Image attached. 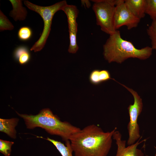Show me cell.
<instances>
[{
	"instance_id": "1",
	"label": "cell",
	"mask_w": 156,
	"mask_h": 156,
	"mask_svg": "<svg viewBox=\"0 0 156 156\" xmlns=\"http://www.w3.org/2000/svg\"><path fill=\"white\" fill-rule=\"evenodd\" d=\"M117 128L105 132L98 126L88 125L73 135L69 141L75 156H107Z\"/></svg>"
},
{
	"instance_id": "2",
	"label": "cell",
	"mask_w": 156,
	"mask_h": 156,
	"mask_svg": "<svg viewBox=\"0 0 156 156\" xmlns=\"http://www.w3.org/2000/svg\"><path fill=\"white\" fill-rule=\"evenodd\" d=\"M103 48L104 57L109 63L120 64L131 58L146 60L152 55L153 50L149 46L136 48L131 42L122 38L118 30L109 35Z\"/></svg>"
},
{
	"instance_id": "3",
	"label": "cell",
	"mask_w": 156,
	"mask_h": 156,
	"mask_svg": "<svg viewBox=\"0 0 156 156\" xmlns=\"http://www.w3.org/2000/svg\"><path fill=\"white\" fill-rule=\"evenodd\" d=\"M16 112L23 119L27 128L41 127L51 135L60 136L65 142L69 140L73 135L81 129L68 122L62 121L49 108L42 109L36 115L21 114Z\"/></svg>"
},
{
	"instance_id": "4",
	"label": "cell",
	"mask_w": 156,
	"mask_h": 156,
	"mask_svg": "<svg viewBox=\"0 0 156 156\" xmlns=\"http://www.w3.org/2000/svg\"><path fill=\"white\" fill-rule=\"evenodd\" d=\"M24 3L29 9L38 14L43 21L44 28L40 36L30 49L31 51L37 52L41 51L44 46L51 31L52 19L55 14L58 11L62 10L68 4L65 0L47 6L38 5L27 0H25Z\"/></svg>"
},
{
	"instance_id": "5",
	"label": "cell",
	"mask_w": 156,
	"mask_h": 156,
	"mask_svg": "<svg viewBox=\"0 0 156 156\" xmlns=\"http://www.w3.org/2000/svg\"><path fill=\"white\" fill-rule=\"evenodd\" d=\"M121 0H92V9L96 18V24L102 31L111 35L116 31L114 26L115 6Z\"/></svg>"
},
{
	"instance_id": "6",
	"label": "cell",
	"mask_w": 156,
	"mask_h": 156,
	"mask_svg": "<svg viewBox=\"0 0 156 156\" xmlns=\"http://www.w3.org/2000/svg\"><path fill=\"white\" fill-rule=\"evenodd\" d=\"M119 83L129 92L134 98L133 104L130 105L128 107L129 120L127 125L129 138L127 143L129 145L135 143L141 137L138 120L142 112L143 104L142 99L136 92L124 85Z\"/></svg>"
},
{
	"instance_id": "7",
	"label": "cell",
	"mask_w": 156,
	"mask_h": 156,
	"mask_svg": "<svg viewBox=\"0 0 156 156\" xmlns=\"http://www.w3.org/2000/svg\"><path fill=\"white\" fill-rule=\"evenodd\" d=\"M140 19L135 16L128 9L124 0H121L115 6L114 15V26L115 29L123 26L130 30L137 27Z\"/></svg>"
},
{
	"instance_id": "8",
	"label": "cell",
	"mask_w": 156,
	"mask_h": 156,
	"mask_svg": "<svg viewBox=\"0 0 156 156\" xmlns=\"http://www.w3.org/2000/svg\"><path fill=\"white\" fill-rule=\"evenodd\" d=\"M62 10L66 14L67 18L70 40L68 51L70 53H75L79 49L77 42L78 25L76 21L79 11L76 6L68 4Z\"/></svg>"
},
{
	"instance_id": "9",
	"label": "cell",
	"mask_w": 156,
	"mask_h": 156,
	"mask_svg": "<svg viewBox=\"0 0 156 156\" xmlns=\"http://www.w3.org/2000/svg\"><path fill=\"white\" fill-rule=\"evenodd\" d=\"M122 135L118 131L116 130L113 134V139L116 141L117 146L116 154L115 156H144L142 151L137 148L138 145L142 142L146 141L144 139L139 141L142 136L135 143L126 147V141L122 139Z\"/></svg>"
},
{
	"instance_id": "10",
	"label": "cell",
	"mask_w": 156,
	"mask_h": 156,
	"mask_svg": "<svg viewBox=\"0 0 156 156\" xmlns=\"http://www.w3.org/2000/svg\"><path fill=\"white\" fill-rule=\"evenodd\" d=\"M124 2L129 10L136 17L141 19L145 17L146 0H125Z\"/></svg>"
},
{
	"instance_id": "11",
	"label": "cell",
	"mask_w": 156,
	"mask_h": 156,
	"mask_svg": "<svg viewBox=\"0 0 156 156\" xmlns=\"http://www.w3.org/2000/svg\"><path fill=\"white\" fill-rule=\"evenodd\" d=\"M12 6V10L9 13V16L15 21H23L27 16V11L23 6L22 0H9Z\"/></svg>"
},
{
	"instance_id": "12",
	"label": "cell",
	"mask_w": 156,
	"mask_h": 156,
	"mask_svg": "<svg viewBox=\"0 0 156 156\" xmlns=\"http://www.w3.org/2000/svg\"><path fill=\"white\" fill-rule=\"evenodd\" d=\"M19 119L17 118L9 119L0 118V131L5 133L10 138L15 139L16 131L15 127L17 125Z\"/></svg>"
},
{
	"instance_id": "13",
	"label": "cell",
	"mask_w": 156,
	"mask_h": 156,
	"mask_svg": "<svg viewBox=\"0 0 156 156\" xmlns=\"http://www.w3.org/2000/svg\"><path fill=\"white\" fill-rule=\"evenodd\" d=\"M110 79L115 80L111 78L109 72L105 70H94L91 73L89 76L90 82L95 85L99 84Z\"/></svg>"
},
{
	"instance_id": "14",
	"label": "cell",
	"mask_w": 156,
	"mask_h": 156,
	"mask_svg": "<svg viewBox=\"0 0 156 156\" xmlns=\"http://www.w3.org/2000/svg\"><path fill=\"white\" fill-rule=\"evenodd\" d=\"M13 56L15 60L21 65L27 64L31 58L28 48L24 45H21L16 48L14 52Z\"/></svg>"
},
{
	"instance_id": "15",
	"label": "cell",
	"mask_w": 156,
	"mask_h": 156,
	"mask_svg": "<svg viewBox=\"0 0 156 156\" xmlns=\"http://www.w3.org/2000/svg\"><path fill=\"white\" fill-rule=\"evenodd\" d=\"M46 139L51 142L56 147L62 156H73V151L69 140L65 142V144L61 142L47 137Z\"/></svg>"
},
{
	"instance_id": "16",
	"label": "cell",
	"mask_w": 156,
	"mask_h": 156,
	"mask_svg": "<svg viewBox=\"0 0 156 156\" xmlns=\"http://www.w3.org/2000/svg\"><path fill=\"white\" fill-rule=\"evenodd\" d=\"M147 32L151 40V48L156 50V20H152V23L147 29Z\"/></svg>"
},
{
	"instance_id": "17",
	"label": "cell",
	"mask_w": 156,
	"mask_h": 156,
	"mask_svg": "<svg viewBox=\"0 0 156 156\" xmlns=\"http://www.w3.org/2000/svg\"><path fill=\"white\" fill-rule=\"evenodd\" d=\"M17 35L20 40L26 41L31 38L32 35V31L29 27L23 26L18 30Z\"/></svg>"
},
{
	"instance_id": "18",
	"label": "cell",
	"mask_w": 156,
	"mask_h": 156,
	"mask_svg": "<svg viewBox=\"0 0 156 156\" xmlns=\"http://www.w3.org/2000/svg\"><path fill=\"white\" fill-rule=\"evenodd\" d=\"M14 26L3 12L0 11V31H2L5 30H12Z\"/></svg>"
},
{
	"instance_id": "19",
	"label": "cell",
	"mask_w": 156,
	"mask_h": 156,
	"mask_svg": "<svg viewBox=\"0 0 156 156\" xmlns=\"http://www.w3.org/2000/svg\"><path fill=\"white\" fill-rule=\"evenodd\" d=\"M146 14L152 20H156V0H146Z\"/></svg>"
},
{
	"instance_id": "20",
	"label": "cell",
	"mask_w": 156,
	"mask_h": 156,
	"mask_svg": "<svg viewBox=\"0 0 156 156\" xmlns=\"http://www.w3.org/2000/svg\"><path fill=\"white\" fill-rule=\"evenodd\" d=\"M14 143L12 142L0 139V153L5 156H10L11 151V146Z\"/></svg>"
},
{
	"instance_id": "21",
	"label": "cell",
	"mask_w": 156,
	"mask_h": 156,
	"mask_svg": "<svg viewBox=\"0 0 156 156\" xmlns=\"http://www.w3.org/2000/svg\"><path fill=\"white\" fill-rule=\"evenodd\" d=\"M82 4L87 7H89L90 6V1L88 0H82L81 1Z\"/></svg>"
},
{
	"instance_id": "22",
	"label": "cell",
	"mask_w": 156,
	"mask_h": 156,
	"mask_svg": "<svg viewBox=\"0 0 156 156\" xmlns=\"http://www.w3.org/2000/svg\"><path fill=\"white\" fill-rule=\"evenodd\" d=\"M155 148L156 149V147L155 146ZM155 156H156V153L155 154Z\"/></svg>"
}]
</instances>
